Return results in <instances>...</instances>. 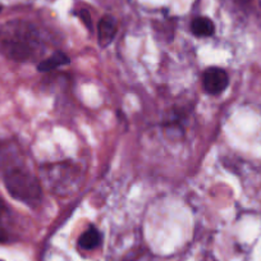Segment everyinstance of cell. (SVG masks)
<instances>
[{"instance_id":"obj_1","label":"cell","mask_w":261,"mask_h":261,"mask_svg":"<svg viewBox=\"0 0 261 261\" xmlns=\"http://www.w3.org/2000/svg\"><path fill=\"white\" fill-rule=\"evenodd\" d=\"M44 41L31 22L13 19L0 26V54L14 62H31L41 57Z\"/></svg>"},{"instance_id":"obj_2","label":"cell","mask_w":261,"mask_h":261,"mask_svg":"<svg viewBox=\"0 0 261 261\" xmlns=\"http://www.w3.org/2000/svg\"><path fill=\"white\" fill-rule=\"evenodd\" d=\"M40 174L44 187L60 197L72 195L80 187V169L69 162L45 164L40 169Z\"/></svg>"},{"instance_id":"obj_3","label":"cell","mask_w":261,"mask_h":261,"mask_svg":"<svg viewBox=\"0 0 261 261\" xmlns=\"http://www.w3.org/2000/svg\"><path fill=\"white\" fill-rule=\"evenodd\" d=\"M4 186L13 199L36 206L41 202L42 186L39 178L23 167H17L3 174Z\"/></svg>"},{"instance_id":"obj_4","label":"cell","mask_w":261,"mask_h":261,"mask_svg":"<svg viewBox=\"0 0 261 261\" xmlns=\"http://www.w3.org/2000/svg\"><path fill=\"white\" fill-rule=\"evenodd\" d=\"M229 84V77L227 72L218 67H212L206 69L202 77V85L207 94L210 95H219L227 89Z\"/></svg>"},{"instance_id":"obj_5","label":"cell","mask_w":261,"mask_h":261,"mask_svg":"<svg viewBox=\"0 0 261 261\" xmlns=\"http://www.w3.org/2000/svg\"><path fill=\"white\" fill-rule=\"evenodd\" d=\"M115 34H117V21L113 16L102 17L97 26V37H99V45L101 47H107L108 45L112 44L114 40Z\"/></svg>"},{"instance_id":"obj_6","label":"cell","mask_w":261,"mask_h":261,"mask_svg":"<svg viewBox=\"0 0 261 261\" xmlns=\"http://www.w3.org/2000/svg\"><path fill=\"white\" fill-rule=\"evenodd\" d=\"M17 167H22L19 162V150L12 144L0 145V169L3 170V174Z\"/></svg>"},{"instance_id":"obj_7","label":"cell","mask_w":261,"mask_h":261,"mask_svg":"<svg viewBox=\"0 0 261 261\" xmlns=\"http://www.w3.org/2000/svg\"><path fill=\"white\" fill-rule=\"evenodd\" d=\"M191 30L193 35L197 37H209L213 36L215 32L214 22L206 17H197L191 23Z\"/></svg>"},{"instance_id":"obj_8","label":"cell","mask_w":261,"mask_h":261,"mask_svg":"<svg viewBox=\"0 0 261 261\" xmlns=\"http://www.w3.org/2000/svg\"><path fill=\"white\" fill-rule=\"evenodd\" d=\"M101 242V236L100 232L95 227H90L89 229L85 230L79 240L80 247L84 250H94Z\"/></svg>"},{"instance_id":"obj_9","label":"cell","mask_w":261,"mask_h":261,"mask_svg":"<svg viewBox=\"0 0 261 261\" xmlns=\"http://www.w3.org/2000/svg\"><path fill=\"white\" fill-rule=\"evenodd\" d=\"M69 58L64 54V53H55L51 57L47 58V59L42 60L39 65H37V69L40 72H49L53 69L58 68V67H62V65L68 64Z\"/></svg>"},{"instance_id":"obj_10","label":"cell","mask_w":261,"mask_h":261,"mask_svg":"<svg viewBox=\"0 0 261 261\" xmlns=\"http://www.w3.org/2000/svg\"><path fill=\"white\" fill-rule=\"evenodd\" d=\"M80 16H81L82 21H84L85 23H86V26L89 27V29H91V16H90L89 12L82 11L81 13H80Z\"/></svg>"},{"instance_id":"obj_11","label":"cell","mask_w":261,"mask_h":261,"mask_svg":"<svg viewBox=\"0 0 261 261\" xmlns=\"http://www.w3.org/2000/svg\"><path fill=\"white\" fill-rule=\"evenodd\" d=\"M6 214H7V206L6 204H4L3 200L0 199V219H2Z\"/></svg>"},{"instance_id":"obj_12","label":"cell","mask_w":261,"mask_h":261,"mask_svg":"<svg viewBox=\"0 0 261 261\" xmlns=\"http://www.w3.org/2000/svg\"><path fill=\"white\" fill-rule=\"evenodd\" d=\"M8 240V236H7V232L0 227V242H6Z\"/></svg>"},{"instance_id":"obj_13","label":"cell","mask_w":261,"mask_h":261,"mask_svg":"<svg viewBox=\"0 0 261 261\" xmlns=\"http://www.w3.org/2000/svg\"><path fill=\"white\" fill-rule=\"evenodd\" d=\"M2 9H3V7H2V6H0V12H2Z\"/></svg>"}]
</instances>
